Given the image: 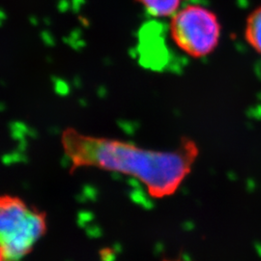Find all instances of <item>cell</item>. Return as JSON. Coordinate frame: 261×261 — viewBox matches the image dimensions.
I'll list each match as a JSON object with an SVG mask.
<instances>
[{
	"mask_svg": "<svg viewBox=\"0 0 261 261\" xmlns=\"http://www.w3.org/2000/svg\"><path fill=\"white\" fill-rule=\"evenodd\" d=\"M47 215L24 199L0 195V246L11 261L27 256L47 232Z\"/></svg>",
	"mask_w": 261,
	"mask_h": 261,
	"instance_id": "cell-2",
	"label": "cell"
},
{
	"mask_svg": "<svg viewBox=\"0 0 261 261\" xmlns=\"http://www.w3.org/2000/svg\"><path fill=\"white\" fill-rule=\"evenodd\" d=\"M155 19H170L184 5L186 0H135Z\"/></svg>",
	"mask_w": 261,
	"mask_h": 261,
	"instance_id": "cell-4",
	"label": "cell"
},
{
	"mask_svg": "<svg viewBox=\"0 0 261 261\" xmlns=\"http://www.w3.org/2000/svg\"><path fill=\"white\" fill-rule=\"evenodd\" d=\"M168 33L183 54L201 59L211 56L219 47L223 27L213 10L191 3L185 4L169 19Z\"/></svg>",
	"mask_w": 261,
	"mask_h": 261,
	"instance_id": "cell-3",
	"label": "cell"
},
{
	"mask_svg": "<svg viewBox=\"0 0 261 261\" xmlns=\"http://www.w3.org/2000/svg\"><path fill=\"white\" fill-rule=\"evenodd\" d=\"M61 145L71 170L93 168L134 178L150 196H173L192 172L199 148L186 139L172 150L144 148L125 140L85 135L74 128L61 135Z\"/></svg>",
	"mask_w": 261,
	"mask_h": 261,
	"instance_id": "cell-1",
	"label": "cell"
},
{
	"mask_svg": "<svg viewBox=\"0 0 261 261\" xmlns=\"http://www.w3.org/2000/svg\"><path fill=\"white\" fill-rule=\"evenodd\" d=\"M0 261H11L9 257L6 255L5 252L3 251V249L1 248V246H0Z\"/></svg>",
	"mask_w": 261,
	"mask_h": 261,
	"instance_id": "cell-6",
	"label": "cell"
},
{
	"mask_svg": "<svg viewBox=\"0 0 261 261\" xmlns=\"http://www.w3.org/2000/svg\"><path fill=\"white\" fill-rule=\"evenodd\" d=\"M244 38L247 44L261 56V4L247 16L244 27Z\"/></svg>",
	"mask_w": 261,
	"mask_h": 261,
	"instance_id": "cell-5",
	"label": "cell"
}]
</instances>
